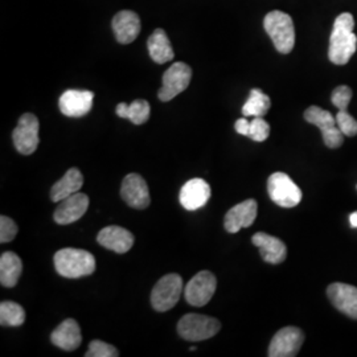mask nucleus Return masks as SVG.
<instances>
[{
	"instance_id": "7",
	"label": "nucleus",
	"mask_w": 357,
	"mask_h": 357,
	"mask_svg": "<svg viewBox=\"0 0 357 357\" xmlns=\"http://www.w3.org/2000/svg\"><path fill=\"white\" fill-rule=\"evenodd\" d=\"M183 291V280L178 274H168L155 284L151 293L153 310L166 312L178 303Z\"/></svg>"
},
{
	"instance_id": "4",
	"label": "nucleus",
	"mask_w": 357,
	"mask_h": 357,
	"mask_svg": "<svg viewBox=\"0 0 357 357\" xmlns=\"http://www.w3.org/2000/svg\"><path fill=\"white\" fill-rule=\"evenodd\" d=\"M221 324L218 320L199 314H188L178 320V335L188 342H203L218 333Z\"/></svg>"
},
{
	"instance_id": "25",
	"label": "nucleus",
	"mask_w": 357,
	"mask_h": 357,
	"mask_svg": "<svg viewBox=\"0 0 357 357\" xmlns=\"http://www.w3.org/2000/svg\"><path fill=\"white\" fill-rule=\"evenodd\" d=\"M116 115L121 118H126L128 121H131L134 125H143L149 121L150 118V103L146 100H135L134 102L119 103L115 109Z\"/></svg>"
},
{
	"instance_id": "19",
	"label": "nucleus",
	"mask_w": 357,
	"mask_h": 357,
	"mask_svg": "<svg viewBox=\"0 0 357 357\" xmlns=\"http://www.w3.org/2000/svg\"><path fill=\"white\" fill-rule=\"evenodd\" d=\"M115 38L119 44H130L141 33V19L134 11H121L112 22Z\"/></svg>"
},
{
	"instance_id": "29",
	"label": "nucleus",
	"mask_w": 357,
	"mask_h": 357,
	"mask_svg": "<svg viewBox=\"0 0 357 357\" xmlns=\"http://www.w3.org/2000/svg\"><path fill=\"white\" fill-rule=\"evenodd\" d=\"M336 123L344 137L357 135V121L347 110H339L336 114Z\"/></svg>"
},
{
	"instance_id": "24",
	"label": "nucleus",
	"mask_w": 357,
	"mask_h": 357,
	"mask_svg": "<svg viewBox=\"0 0 357 357\" xmlns=\"http://www.w3.org/2000/svg\"><path fill=\"white\" fill-rule=\"evenodd\" d=\"M23 271V264L19 255L6 252L0 257V283L3 287L11 289L19 282Z\"/></svg>"
},
{
	"instance_id": "5",
	"label": "nucleus",
	"mask_w": 357,
	"mask_h": 357,
	"mask_svg": "<svg viewBox=\"0 0 357 357\" xmlns=\"http://www.w3.org/2000/svg\"><path fill=\"white\" fill-rule=\"evenodd\" d=\"M305 119L308 123L319 128L324 144L328 149H339L344 142V134L337 128L336 116L320 109L319 106H310L305 112Z\"/></svg>"
},
{
	"instance_id": "22",
	"label": "nucleus",
	"mask_w": 357,
	"mask_h": 357,
	"mask_svg": "<svg viewBox=\"0 0 357 357\" xmlns=\"http://www.w3.org/2000/svg\"><path fill=\"white\" fill-rule=\"evenodd\" d=\"M84 185V176L79 169L70 168L66 171L64 178L59 180L51 190L52 202L60 203L66 197L75 195L82 188Z\"/></svg>"
},
{
	"instance_id": "23",
	"label": "nucleus",
	"mask_w": 357,
	"mask_h": 357,
	"mask_svg": "<svg viewBox=\"0 0 357 357\" xmlns=\"http://www.w3.org/2000/svg\"><path fill=\"white\" fill-rule=\"evenodd\" d=\"M147 48L150 57L156 64H166L175 57L174 50L171 47L169 38L165 29H155L153 35L147 40Z\"/></svg>"
},
{
	"instance_id": "3",
	"label": "nucleus",
	"mask_w": 357,
	"mask_h": 357,
	"mask_svg": "<svg viewBox=\"0 0 357 357\" xmlns=\"http://www.w3.org/2000/svg\"><path fill=\"white\" fill-rule=\"evenodd\" d=\"M265 31L273 40L275 50L287 54L293 51L295 45V28L291 16L282 11H271L264 20Z\"/></svg>"
},
{
	"instance_id": "6",
	"label": "nucleus",
	"mask_w": 357,
	"mask_h": 357,
	"mask_svg": "<svg viewBox=\"0 0 357 357\" xmlns=\"http://www.w3.org/2000/svg\"><path fill=\"white\" fill-rule=\"evenodd\" d=\"M270 199L282 208H294L302 200V191L284 172H275L268 180Z\"/></svg>"
},
{
	"instance_id": "33",
	"label": "nucleus",
	"mask_w": 357,
	"mask_h": 357,
	"mask_svg": "<svg viewBox=\"0 0 357 357\" xmlns=\"http://www.w3.org/2000/svg\"><path fill=\"white\" fill-rule=\"evenodd\" d=\"M234 128H236V131L238 134H241L243 137H248L249 135V130H250V121H248L246 116L245 118H240V119H237Z\"/></svg>"
},
{
	"instance_id": "10",
	"label": "nucleus",
	"mask_w": 357,
	"mask_h": 357,
	"mask_svg": "<svg viewBox=\"0 0 357 357\" xmlns=\"http://www.w3.org/2000/svg\"><path fill=\"white\" fill-rule=\"evenodd\" d=\"M216 289V277L211 271H200L187 283L184 296L191 306L203 307L211 302Z\"/></svg>"
},
{
	"instance_id": "20",
	"label": "nucleus",
	"mask_w": 357,
	"mask_h": 357,
	"mask_svg": "<svg viewBox=\"0 0 357 357\" xmlns=\"http://www.w3.org/2000/svg\"><path fill=\"white\" fill-rule=\"evenodd\" d=\"M97 241L101 246L109 250H113L118 255H125L134 245V236L131 231H128L125 228L112 225V227L103 228L98 233Z\"/></svg>"
},
{
	"instance_id": "11",
	"label": "nucleus",
	"mask_w": 357,
	"mask_h": 357,
	"mask_svg": "<svg viewBox=\"0 0 357 357\" xmlns=\"http://www.w3.org/2000/svg\"><path fill=\"white\" fill-rule=\"evenodd\" d=\"M303 342H305V335L301 328L284 327L274 335L271 343L268 345V356H296Z\"/></svg>"
},
{
	"instance_id": "12",
	"label": "nucleus",
	"mask_w": 357,
	"mask_h": 357,
	"mask_svg": "<svg viewBox=\"0 0 357 357\" xmlns=\"http://www.w3.org/2000/svg\"><path fill=\"white\" fill-rule=\"evenodd\" d=\"M121 196L126 204L135 209H146L150 205V191L146 180L138 174H130L122 181Z\"/></svg>"
},
{
	"instance_id": "27",
	"label": "nucleus",
	"mask_w": 357,
	"mask_h": 357,
	"mask_svg": "<svg viewBox=\"0 0 357 357\" xmlns=\"http://www.w3.org/2000/svg\"><path fill=\"white\" fill-rule=\"evenodd\" d=\"M26 320L24 308L15 302H1L0 303V324L3 327H19Z\"/></svg>"
},
{
	"instance_id": "14",
	"label": "nucleus",
	"mask_w": 357,
	"mask_h": 357,
	"mask_svg": "<svg viewBox=\"0 0 357 357\" xmlns=\"http://www.w3.org/2000/svg\"><path fill=\"white\" fill-rule=\"evenodd\" d=\"M94 93L89 90H66L60 97L59 106L63 114L70 118H81L93 107Z\"/></svg>"
},
{
	"instance_id": "13",
	"label": "nucleus",
	"mask_w": 357,
	"mask_h": 357,
	"mask_svg": "<svg viewBox=\"0 0 357 357\" xmlns=\"http://www.w3.org/2000/svg\"><path fill=\"white\" fill-rule=\"evenodd\" d=\"M89 208V197L85 193H75L59 203L54 211V221L59 225H69L78 221Z\"/></svg>"
},
{
	"instance_id": "21",
	"label": "nucleus",
	"mask_w": 357,
	"mask_h": 357,
	"mask_svg": "<svg viewBox=\"0 0 357 357\" xmlns=\"http://www.w3.org/2000/svg\"><path fill=\"white\" fill-rule=\"evenodd\" d=\"M51 342L66 352L76 351L82 343V335L76 320L65 319L54 331L52 332Z\"/></svg>"
},
{
	"instance_id": "35",
	"label": "nucleus",
	"mask_w": 357,
	"mask_h": 357,
	"mask_svg": "<svg viewBox=\"0 0 357 357\" xmlns=\"http://www.w3.org/2000/svg\"><path fill=\"white\" fill-rule=\"evenodd\" d=\"M190 351H196V347L193 345V347H191V348H190Z\"/></svg>"
},
{
	"instance_id": "15",
	"label": "nucleus",
	"mask_w": 357,
	"mask_h": 357,
	"mask_svg": "<svg viewBox=\"0 0 357 357\" xmlns=\"http://www.w3.org/2000/svg\"><path fill=\"white\" fill-rule=\"evenodd\" d=\"M211 197V187L203 178L188 180L180 190L178 200L187 211H197L203 208Z\"/></svg>"
},
{
	"instance_id": "8",
	"label": "nucleus",
	"mask_w": 357,
	"mask_h": 357,
	"mask_svg": "<svg viewBox=\"0 0 357 357\" xmlns=\"http://www.w3.org/2000/svg\"><path fill=\"white\" fill-rule=\"evenodd\" d=\"M192 69L184 63L171 65L163 75V85L158 93L160 101L168 102L190 86Z\"/></svg>"
},
{
	"instance_id": "26",
	"label": "nucleus",
	"mask_w": 357,
	"mask_h": 357,
	"mask_svg": "<svg viewBox=\"0 0 357 357\" xmlns=\"http://www.w3.org/2000/svg\"><path fill=\"white\" fill-rule=\"evenodd\" d=\"M271 101L261 89H252L248 101L243 106V116H264L268 114Z\"/></svg>"
},
{
	"instance_id": "17",
	"label": "nucleus",
	"mask_w": 357,
	"mask_h": 357,
	"mask_svg": "<svg viewBox=\"0 0 357 357\" xmlns=\"http://www.w3.org/2000/svg\"><path fill=\"white\" fill-rule=\"evenodd\" d=\"M327 295L340 312L357 320V287L345 283H332L327 289Z\"/></svg>"
},
{
	"instance_id": "1",
	"label": "nucleus",
	"mask_w": 357,
	"mask_h": 357,
	"mask_svg": "<svg viewBox=\"0 0 357 357\" xmlns=\"http://www.w3.org/2000/svg\"><path fill=\"white\" fill-rule=\"evenodd\" d=\"M355 19L352 13L339 15L333 23L328 59L332 64L345 65L357 50V36L354 33Z\"/></svg>"
},
{
	"instance_id": "16",
	"label": "nucleus",
	"mask_w": 357,
	"mask_h": 357,
	"mask_svg": "<svg viewBox=\"0 0 357 357\" xmlns=\"http://www.w3.org/2000/svg\"><path fill=\"white\" fill-rule=\"evenodd\" d=\"M258 205L253 199L245 200L243 203L233 206L225 215L224 227L228 233H238L243 228L253 225L257 218Z\"/></svg>"
},
{
	"instance_id": "2",
	"label": "nucleus",
	"mask_w": 357,
	"mask_h": 357,
	"mask_svg": "<svg viewBox=\"0 0 357 357\" xmlns=\"http://www.w3.org/2000/svg\"><path fill=\"white\" fill-rule=\"evenodd\" d=\"M54 268L61 277L77 280L94 273L96 258L82 249H61L54 255Z\"/></svg>"
},
{
	"instance_id": "32",
	"label": "nucleus",
	"mask_w": 357,
	"mask_h": 357,
	"mask_svg": "<svg viewBox=\"0 0 357 357\" xmlns=\"http://www.w3.org/2000/svg\"><path fill=\"white\" fill-rule=\"evenodd\" d=\"M352 100V90L345 85L337 86L332 91L331 101L339 110H347L348 105Z\"/></svg>"
},
{
	"instance_id": "28",
	"label": "nucleus",
	"mask_w": 357,
	"mask_h": 357,
	"mask_svg": "<svg viewBox=\"0 0 357 357\" xmlns=\"http://www.w3.org/2000/svg\"><path fill=\"white\" fill-rule=\"evenodd\" d=\"M270 135V125L262 116H255L250 121V130L248 138L255 142H265Z\"/></svg>"
},
{
	"instance_id": "30",
	"label": "nucleus",
	"mask_w": 357,
	"mask_h": 357,
	"mask_svg": "<svg viewBox=\"0 0 357 357\" xmlns=\"http://www.w3.org/2000/svg\"><path fill=\"white\" fill-rule=\"evenodd\" d=\"M86 357H116L119 356L118 349L113 345L107 344L101 340H93L89 344V349L85 354Z\"/></svg>"
},
{
	"instance_id": "31",
	"label": "nucleus",
	"mask_w": 357,
	"mask_h": 357,
	"mask_svg": "<svg viewBox=\"0 0 357 357\" xmlns=\"http://www.w3.org/2000/svg\"><path fill=\"white\" fill-rule=\"evenodd\" d=\"M17 234V225L13 218L0 217V243H11Z\"/></svg>"
},
{
	"instance_id": "18",
	"label": "nucleus",
	"mask_w": 357,
	"mask_h": 357,
	"mask_svg": "<svg viewBox=\"0 0 357 357\" xmlns=\"http://www.w3.org/2000/svg\"><path fill=\"white\" fill-rule=\"evenodd\" d=\"M252 243L259 249L262 259L271 265L282 264L287 257L286 245L274 236L259 231L253 236Z\"/></svg>"
},
{
	"instance_id": "34",
	"label": "nucleus",
	"mask_w": 357,
	"mask_h": 357,
	"mask_svg": "<svg viewBox=\"0 0 357 357\" xmlns=\"http://www.w3.org/2000/svg\"><path fill=\"white\" fill-rule=\"evenodd\" d=\"M349 222H351V227H352V228H357V212H354V213L349 216Z\"/></svg>"
},
{
	"instance_id": "9",
	"label": "nucleus",
	"mask_w": 357,
	"mask_h": 357,
	"mask_svg": "<svg viewBox=\"0 0 357 357\" xmlns=\"http://www.w3.org/2000/svg\"><path fill=\"white\" fill-rule=\"evenodd\" d=\"M38 119L36 115L26 113L20 116L17 126L13 130V139L15 149L23 155H31L38 149Z\"/></svg>"
}]
</instances>
